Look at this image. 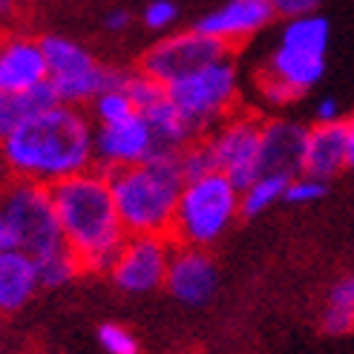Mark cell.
<instances>
[{
    "label": "cell",
    "mask_w": 354,
    "mask_h": 354,
    "mask_svg": "<svg viewBox=\"0 0 354 354\" xmlns=\"http://www.w3.org/2000/svg\"><path fill=\"white\" fill-rule=\"evenodd\" d=\"M95 165V130L81 107L52 104L29 113L0 147V170L9 179L46 187Z\"/></svg>",
    "instance_id": "obj_1"
},
{
    "label": "cell",
    "mask_w": 354,
    "mask_h": 354,
    "mask_svg": "<svg viewBox=\"0 0 354 354\" xmlns=\"http://www.w3.org/2000/svg\"><path fill=\"white\" fill-rule=\"evenodd\" d=\"M52 202H55L64 242L78 257L84 271L107 274L121 245L130 236L124 231L113 199L110 173L90 167L78 176H69L52 187Z\"/></svg>",
    "instance_id": "obj_2"
},
{
    "label": "cell",
    "mask_w": 354,
    "mask_h": 354,
    "mask_svg": "<svg viewBox=\"0 0 354 354\" xmlns=\"http://www.w3.org/2000/svg\"><path fill=\"white\" fill-rule=\"evenodd\" d=\"M331 24L320 12L291 17L282 24L279 38L259 66L257 90L268 107H288L303 98L326 75Z\"/></svg>",
    "instance_id": "obj_3"
},
{
    "label": "cell",
    "mask_w": 354,
    "mask_h": 354,
    "mask_svg": "<svg viewBox=\"0 0 354 354\" xmlns=\"http://www.w3.org/2000/svg\"><path fill=\"white\" fill-rule=\"evenodd\" d=\"M185 182L187 179L179 165V153H156L141 165L110 173L113 199L124 222V231L130 236H170L176 205H179Z\"/></svg>",
    "instance_id": "obj_4"
},
{
    "label": "cell",
    "mask_w": 354,
    "mask_h": 354,
    "mask_svg": "<svg viewBox=\"0 0 354 354\" xmlns=\"http://www.w3.org/2000/svg\"><path fill=\"white\" fill-rule=\"evenodd\" d=\"M242 216V190L225 173L214 170L199 179H187L170 227L176 245L210 248Z\"/></svg>",
    "instance_id": "obj_5"
},
{
    "label": "cell",
    "mask_w": 354,
    "mask_h": 354,
    "mask_svg": "<svg viewBox=\"0 0 354 354\" xmlns=\"http://www.w3.org/2000/svg\"><path fill=\"white\" fill-rule=\"evenodd\" d=\"M0 219L12 248L44 259L66 248L61 222L52 202V187L29 179H6L0 187Z\"/></svg>",
    "instance_id": "obj_6"
},
{
    "label": "cell",
    "mask_w": 354,
    "mask_h": 354,
    "mask_svg": "<svg viewBox=\"0 0 354 354\" xmlns=\"http://www.w3.org/2000/svg\"><path fill=\"white\" fill-rule=\"evenodd\" d=\"M173 104L193 124L199 136H207L225 118L236 113L239 104V69L231 58H216L190 75L167 86Z\"/></svg>",
    "instance_id": "obj_7"
},
{
    "label": "cell",
    "mask_w": 354,
    "mask_h": 354,
    "mask_svg": "<svg viewBox=\"0 0 354 354\" xmlns=\"http://www.w3.org/2000/svg\"><path fill=\"white\" fill-rule=\"evenodd\" d=\"M49 66V86L55 98L69 107H84L93 104L104 90L127 81L124 69H113L101 64L86 46L64 35H49L41 38Z\"/></svg>",
    "instance_id": "obj_8"
},
{
    "label": "cell",
    "mask_w": 354,
    "mask_h": 354,
    "mask_svg": "<svg viewBox=\"0 0 354 354\" xmlns=\"http://www.w3.org/2000/svg\"><path fill=\"white\" fill-rule=\"evenodd\" d=\"M216 170L225 173L239 190H245L262 173V118L234 113L207 136Z\"/></svg>",
    "instance_id": "obj_9"
},
{
    "label": "cell",
    "mask_w": 354,
    "mask_h": 354,
    "mask_svg": "<svg viewBox=\"0 0 354 354\" xmlns=\"http://www.w3.org/2000/svg\"><path fill=\"white\" fill-rule=\"evenodd\" d=\"M173 251L176 245L170 236L133 234L121 245L107 277L121 294H130V297L153 294L158 288H165Z\"/></svg>",
    "instance_id": "obj_10"
},
{
    "label": "cell",
    "mask_w": 354,
    "mask_h": 354,
    "mask_svg": "<svg viewBox=\"0 0 354 354\" xmlns=\"http://www.w3.org/2000/svg\"><path fill=\"white\" fill-rule=\"evenodd\" d=\"M225 55H227V46L196 26V29L165 35L156 46H150L145 52V58H141V73H147L158 84L170 86L173 81L190 75L193 69H199L216 58H225Z\"/></svg>",
    "instance_id": "obj_11"
},
{
    "label": "cell",
    "mask_w": 354,
    "mask_h": 354,
    "mask_svg": "<svg viewBox=\"0 0 354 354\" xmlns=\"http://www.w3.org/2000/svg\"><path fill=\"white\" fill-rule=\"evenodd\" d=\"M156 153L162 150H158V141L141 113H133L130 118L115 124H98L95 127V167L104 173L141 165Z\"/></svg>",
    "instance_id": "obj_12"
},
{
    "label": "cell",
    "mask_w": 354,
    "mask_h": 354,
    "mask_svg": "<svg viewBox=\"0 0 354 354\" xmlns=\"http://www.w3.org/2000/svg\"><path fill=\"white\" fill-rule=\"evenodd\" d=\"M167 294L187 308H202L216 297L219 288V271L207 248H190L176 245L170 268H167Z\"/></svg>",
    "instance_id": "obj_13"
},
{
    "label": "cell",
    "mask_w": 354,
    "mask_h": 354,
    "mask_svg": "<svg viewBox=\"0 0 354 354\" xmlns=\"http://www.w3.org/2000/svg\"><path fill=\"white\" fill-rule=\"evenodd\" d=\"M49 81L44 44L29 35L0 38V93L26 95Z\"/></svg>",
    "instance_id": "obj_14"
},
{
    "label": "cell",
    "mask_w": 354,
    "mask_h": 354,
    "mask_svg": "<svg viewBox=\"0 0 354 354\" xmlns=\"http://www.w3.org/2000/svg\"><path fill=\"white\" fill-rule=\"evenodd\" d=\"M274 17L277 12L271 0H225L219 9L207 12L196 26L231 49L236 44L251 41L262 29H268Z\"/></svg>",
    "instance_id": "obj_15"
},
{
    "label": "cell",
    "mask_w": 354,
    "mask_h": 354,
    "mask_svg": "<svg viewBox=\"0 0 354 354\" xmlns=\"http://www.w3.org/2000/svg\"><path fill=\"white\" fill-rule=\"evenodd\" d=\"M308 127L291 118H268L262 121V173L299 176L303 173Z\"/></svg>",
    "instance_id": "obj_16"
},
{
    "label": "cell",
    "mask_w": 354,
    "mask_h": 354,
    "mask_svg": "<svg viewBox=\"0 0 354 354\" xmlns=\"http://www.w3.org/2000/svg\"><path fill=\"white\" fill-rule=\"evenodd\" d=\"M348 167V127L346 118L334 124H311L306 136L303 153V173L314 179H334L337 173Z\"/></svg>",
    "instance_id": "obj_17"
},
{
    "label": "cell",
    "mask_w": 354,
    "mask_h": 354,
    "mask_svg": "<svg viewBox=\"0 0 354 354\" xmlns=\"http://www.w3.org/2000/svg\"><path fill=\"white\" fill-rule=\"evenodd\" d=\"M41 291L38 262L21 248H0V314L24 311Z\"/></svg>",
    "instance_id": "obj_18"
},
{
    "label": "cell",
    "mask_w": 354,
    "mask_h": 354,
    "mask_svg": "<svg viewBox=\"0 0 354 354\" xmlns=\"http://www.w3.org/2000/svg\"><path fill=\"white\" fill-rule=\"evenodd\" d=\"M141 115L147 118V124H150V130H153V136L158 141V150H162V153H182L190 141L199 138V133L193 130V124L173 104L170 93L165 98H158L153 107H147Z\"/></svg>",
    "instance_id": "obj_19"
},
{
    "label": "cell",
    "mask_w": 354,
    "mask_h": 354,
    "mask_svg": "<svg viewBox=\"0 0 354 354\" xmlns=\"http://www.w3.org/2000/svg\"><path fill=\"white\" fill-rule=\"evenodd\" d=\"M320 326L331 337L354 334V277L334 282L328 288L320 308Z\"/></svg>",
    "instance_id": "obj_20"
},
{
    "label": "cell",
    "mask_w": 354,
    "mask_h": 354,
    "mask_svg": "<svg viewBox=\"0 0 354 354\" xmlns=\"http://www.w3.org/2000/svg\"><path fill=\"white\" fill-rule=\"evenodd\" d=\"M288 182H291V176L259 173L257 179L242 190V216L254 219V216H262L265 210H271L277 202H286Z\"/></svg>",
    "instance_id": "obj_21"
},
{
    "label": "cell",
    "mask_w": 354,
    "mask_h": 354,
    "mask_svg": "<svg viewBox=\"0 0 354 354\" xmlns=\"http://www.w3.org/2000/svg\"><path fill=\"white\" fill-rule=\"evenodd\" d=\"M35 262H38L41 288H49V291L69 286V282H73V279L84 271V265L78 262V257L69 251V248H61V251L49 254V257H44V259H35Z\"/></svg>",
    "instance_id": "obj_22"
},
{
    "label": "cell",
    "mask_w": 354,
    "mask_h": 354,
    "mask_svg": "<svg viewBox=\"0 0 354 354\" xmlns=\"http://www.w3.org/2000/svg\"><path fill=\"white\" fill-rule=\"evenodd\" d=\"M133 113H138V110H136L130 93H127V81L118 84V86H110V90H104L93 101V115H95L98 124H115V121L130 118Z\"/></svg>",
    "instance_id": "obj_23"
},
{
    "label": "cell",
    "mask_w": 354,
    "mask_h": 354,
    "mask_svg": "<svg viewBox=\"0 0 354 354\" xmlns=\"http://www.w3.org/2000/svg\"><path fill=\"white\" fill-rule=\"evenodd\" d=\"M179 165H182L185 179H199V176L214 173V170H216L214 153H210L205 136H199L196 141H190V145L179 153Z\"/></svg>",
    "instance_id": "obj_24"
},
{
    "label": "cell",
    "mask_w": 354,
    "mask_h": 354,
    "mask_svg": "<svg viewBox=\"0 0 354 354\" xmlns=\"http://www.w3.org/2000/svg\"><path fill=\"white\" fill-rule=\"evenodd\" d=\"M98 348L104 354H138V340L130 328H124L121 323H104L95 331Z\"/></svg>",
    "instance_id": "obj_25"
},
{
    "label": "cell",
    "mask_w": 354,
    "mask_h": 354,
    "mask_svg": "<svg viewBox=\"0 0 354 354\" xmlns=\"http://www.w3.org/2000/svg\"><path fill=\"white\" fill-rule=\"evenodd\" d=\"M326 190H328V182L314 179V176H308V173H299V176H294V179L288 182L286 202L288 205H297V207L314 205V202H320L326 196Z\"/></svg>",
    "instance_id": "obj_26"
},
{
    "label": "cell",
    "mask_w": 354,
    "mask_h": 354,
    "mask_svg": "<svg viewBox=\"0 0 354 354\" xmlns=\"http://www.w3.org/2000/svg\"><path fill=\"white\" fill-rule=\"evenodd\" d=\"M29 113H32V107H29L26 95L0 93V147H3V141L17 130V124H21Z\"/></svg>",
    "instance_id": "obj_27"
},
{
    "label": "cell",
    "mask_w": 354,
    "mask_h": 354,
    "mask_svg": "<svg viewBox=\"0 0 354 354\" xmlns=\"http://www.w3.org/2000/svg\"><path fill=\"white\" fill-rule=\"evenodd\" d=\"M176 17H179V9H176L173 0H150L145 6L141 21H145V26L153 32H167L176 24Z\"/></svg>",
    "instance_id": "obj_28"
},
{
    "label": "cell",
    "mask_w": 354,
    "mask_h": 354,
    "mask_svg": "<svg viewBox=\"0 0 354 354\" xmlns=\"http://www.w3.org/2000/svg\"><path fill=\"white\" fill-rule=\"evenodd\" d=\"M274 12L282 21H291V17H303V15H314L320 12L323 0H271Z\"/></svg>",
    "instance_id": "obj_29"
},
{
    "label": "cell",
    "mask_w": 354,
    "mask_h": 354,
    "mask_svg": "<svg viewBox=\"0 0 354 354\" xmlns=\"http://www.w3.org/2000/svg\"><path fill=\"white\" fill-rule=\"evenodd\" d=\"M314 121H317V124H334V121H343L340 101H337V98H320V101L314 104Z\"/></svg>",
    "instance_id": "obj_30"
},
{
    "label": "cell",
    "mask_w": 354,
    "mask_h": 354,
    "mask_svg": "<svg viewBox=\"0 0 354 354\" xmlns=\"http://www.w3.org/2000/svg\"><path fill=\"white\" fill-rule=\"evenodd\" d=\"M133 24V17L127 9H113L107 17H104V26H107L110 32H127Z\"/></svg>",
    "instance_id": "obj_31"
},
{
    "label": "cell",
    "mask_w": 354,
    "mask_h": 354,
    "mask_svg": "<svg viewBox=\"0 0 354 354\" xmlns=\"http://www.w3.org/2000/svg\"><path fill=\"white\" fill-rule=\"evenodd\" d=\"M17 3H21V0H0V24L12 21L17 15Z\"/></svg>",
    "instance_id": "obj_32"
},
{
    "label": "cell",
    "mask_w": 354,
    "mask_h": 354,
    "mask_svg": "<svg viewBox=\"0 0 354 354\" xmlns=\"http://www.w3.org/2000/svg\"><path fill=\"white\" fill-rule=\"evenodd\" d=\"M346 127H348V167H354V113L346 118Z\"/></svg>",
    "instance_id": "obj_33"
},
{
    "label": "cell",
    "mask_w": 354,
    "mask_h": 354,
    "mask_svg": "<svg viewBox=\"0 0 354 354\" xmlns=\"http://www.w3.org/2000/svg\"><path fill=\"white\" fill-rule=\"evenodd\" d=\"M0 236H6V227H3V219H0ZM9 242V239H6Z\"/></svg>",
    "instance_id": "obj_34"
},
{
    "label": "cell",
    "mask_w": 354,
    "mask_h": 354,
    "mask_svg": "<svg viewBox=\"0 0 354 354\" xmlns=\"http://www.w3.org/2000/svg\"><path fill=\"white\" fill-rule=\"evenodd\" d=\"M9 242H6V236H0V248H6Z\"/></svg>",
    "instance_id": "obj_35"
}]
</instances>
